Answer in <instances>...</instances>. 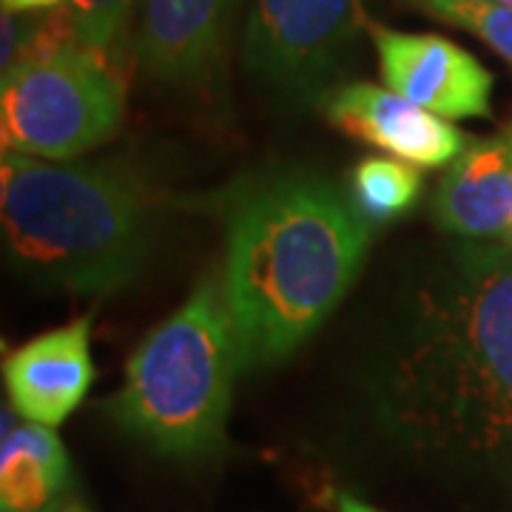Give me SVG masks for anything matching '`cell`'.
Listing matches in <instances>:
<instances>
[{
    "label": "cell",
    "mask_w": 512,
    "mask_h": 512,
    "mask_svg": "<svg viewBox=\"0 0 512 512\" xmlns=\"http://www.w3.org/2000/svg\"><path fill=\"white\" fill-rule=\"evenodd\" d=\"M367 390L399 444L441 461L512 458V248L458 239L427 259L376 339Z\"/></svg>",
    "instance_id": "6da1fadb"
},
{
    "label": "cell",
    "mask_w": 512,
    "mask_h": 512,
    "mask_svg": "<svg viewBox=\"0 0 512 512\" xmlns=\"http://www.w3.org/2000/svg\"><path fill=\"white\" fill-rule=\"evenodd\" d=\"M220 285L242 370L302 348L356 282L370 222L353 197L311 171L274 174L228 208Z\"/></svg>",
    "instance_id": "7a4b0ae2"
},
{
    "label": "cell",
    "mask_w": 512,
    "mask_h": 512,
    "mask_svg": "<svg viewBox=\"0 0 512 512\" xmlns=\"http://www.w3.org/2000/svg\"><path fill=\"white\" fill-rule=\"evenodd\" d=\"M0 225L9 265L35 285L72 293L126 288L151 242L143 185L111 165L3 154Z\"/></svg>",
    "instance_id": "3957f363"
},
{
    "label": "cell",
    "mask_w": 512,
    "mask_h": 512,
    "mask_svg": "<svg viewBox=\"0 0 512 512\" xmlns=\"http://www.w3.org/2000/svg\"><path fill=\"white\" fill-rule=\"evenodd\" d=\"M242 370L220 276L205 279L126 365L106 413L165 456L217 453L225 441L231 387Z\"/></svg>",
    "instance_id": "277c9868"
},
{
    "label": "cell",
    "mask_w": 512,
    "mask_h": 512,
    "mask_svg": "<svg viewBox=\"0 0 512 512\" xmlns=\"http://www.w3.org/2000/svg\"><path fill=\"white\" fill-rule=\"evenodd\" d=\"M103 52L77 43L66 9L35 29L0 83V146L49 163L106 143L123 120V80Z\"/></svg>",
    "instance_id": "5b68a950"
},
{
    "label": "cell",
    "mask_w": 512,
    "mask_h": 512,
    "mask_svg": "<svg viewBox=\"0 0 512 512\" xmlns=\"http://www.w3.org/2000/svg\"><path fill=\"white\" fill-rule=\"evenodd\" d=\"M367 23L362 0H254L245 66L285 100H322Z\"/></svg>",
    "instance_id": "8992f818"
},
{
    "label": "cell",
    "mask_w": 512,
    "mask_h": 512,
    "mask_svg": "<svg viewBox=\"0 0 512 512\" xmlns=\"http://www.w3.org/2000/svg\"><path fill=\"white\" fill-rule=\"evenodd\" d=\"M384 86L444 120L490 117L493 74L458 43L367 23Z\"/></svg>",
    "instance_id": "52a82bcc"
},
{
    "label": "cell",
    "mask_w": 512,
    "mask_h": 512,
    "mask_svg": "<svg viewBox=\"0 0 512 512\" xmlns=\"http://www.w3.org/2000/svg\"><path fill=\"white\" fill-rule=\"evenodd\" d=\"M319 103L333 126L416 168L450 165L470 143L450 120L370 83L336 86Z\"/></svg>",
    "instance_id": "ba28073f"
},
{
    "label": "cell",
    "mask_w": 512,
    "mask_h": 512,
    "mask_svg": "<svg viewBox=\"0 0 512 512\" xmlns=\"http://www.w3.org/2000/svg\"><path fill=\"white\" fill-rule=\"evenodd\" d=\"M92 316H80L12 350L3 382L20 419L57 427L86 399L94 382Z\"/></svg>",
    "instance_id": "9c48e42d"
},
{
    "label": "cell",
    "mask_w": 512,
    "mask_h": 512,
    "mask_svg": "<svg viewBox=\"0 0 512 512\" xmlns=\"http://www.w3.org/2000/svg\"><path fill=\"white\" fill-rule=\"evenodd\" d=\"M433 217L447 234L476 242H501L512 217V126L470 140L447 165Z\"/></svg>",
    "instance_id": "30bf717a"
},
{
    "label": "cell",
    "mask_w": 512,
    "mask_h": 512,
    "mask_svg": "<svg viewBox=\"0 0 512 512\" xmlns=\"http://www.w3.org/2000/svg\"><path fill=\"white\" fill-rule=\"evenodd\" d=\"M231 0H146L137 63L160 83H194L222 52Z\"/></svg>",
    "instance_id": "8fae6325"
},
{
    "label": "cell",
    "mask_w": 512,
    "mask_h": 512,
    "mask_svg": "<svg viewBox=\"0 0 512 512\" xmlns=\"http://www.w3.org/2000/svg\"><path fill=\"white\" fill-rule=\"evenodd\" d=\"M72 464L52 427L37 421H9L3 410L0 447V507L3 512H43L66 495Z\"/></svg>",
    "instance_id": "7c38bea8"
},
{
    "label": "cell",
    "mask_w": 512,
    "mask_h": 512,
    "mask_svg": "<svg viewBox=\"0 0 512 512\" xmlns=\"http://www.w3.org/2000/svg\"><path fill=\"white\" fill-rule=\"evenodd\" d=\"M421 174L404 160L370 157L353 171V202L370 225L407 214L421 197Z\"/></svg>",
    "instance_id": "4fadbf2b"
},
{
    "label": "cell",
    "mask_w": 512,
    "mask_h": 512,
    "mask_svg": "<svg viewBox=\"0 0 512 512\" xmlns=\"http://www.w3.org/2000/svg\"><path fill=\"white\" fill-rule=\"evenodd\" d=\"M430 18L444 20L484 40L512 66V6L498 0H410Z\"/></svg>",
    "instance_id": "5bb4252c"
},
{
    "label": "cell",
    "mask_w": 512,
    "mask_h": 512,
    "mask_svg": "<svg viewBox=\"0 0 512 512\" xmlns=\"http://www.w3.org/2000/svg\"><path fill=\"white\" fill-rule=\"evenodd\" d=\"M63 9L72 23L74 40L94 52H106L123 35L134 0H69Z\"/></svg>",
    "instance_id": "9a60e30c"
},
{
    "label": "cell",
    "mask_w": 512,
    "mask_h": 512,
    "mask_svg": "<svg viewBox=\"0 0 512 512\" xmlns=\"http://www.w3.org/2000/svg\"><path fill=\"white\" fill-rule=\"evenodd\" d=\"M69 0H3V9L9 12H40V9H55L66 6Z\"/></svg>",
    "instance_id": "2e32d148"
},
{
    "label": "cell",
    "mask_w": 512,
    "mask_h": 512,
    "mask_svg": "<svg viewBox=\"0 0 512 512\" xmlns=\"http://www.w3.org/2000/svg\"><path fill=\"white\" fill-rule=\"evenodd\" d=\"M43 512H92V510H89L80 498H74V495L66 493V495H60L55 504H49Z\"/></svg>",
    "instance_id": "e0dca14e"
},
{
    "label": "cell",
    "mask_w": 512,
    "mask_h": 512,
    "mask_svg": "<svg viewBox=\"0 0 512 512\" xmlns=\"http://www.w3.org/2000/svg\"><path fill=\"white\" fill-rule=\"evenodd\" d=\"M339 512H379V510L367 507V504H362V501H359V498H353V495H339Z\"/></svg>",
    "instance_id": "ac0fdd59"
},
{
    "label": "cell",
    "mask_w": 512,
    "mask_h": 512,
    "mask_svg": "<svg viewBox=\"0 0 512 512\" xmlns=\"http://www.w3.org/2000/svg\"><path fill=\"white\" fill-rule=\"evenodd\" d=\"M501 242L512 248V217H510V222H507V231H504V239H501Z\"/></svg>",
    "instance_id": "d6986e66"
},
{
    "label": "cell",
    "mask_w": 512,
    "mask_h": 512,
    "mask_svg": "<svg viewBox=\"0 0 512 512\" xmlns=\"http://www.w3.org/2000/svg\"><path fill=\"white\" fill-rule=\"evenodd\" d=\"M498 3H507V6H512V0H498Z\"/></svg>",
    "instance_id": "ffe728a7"
}]
</instances>
